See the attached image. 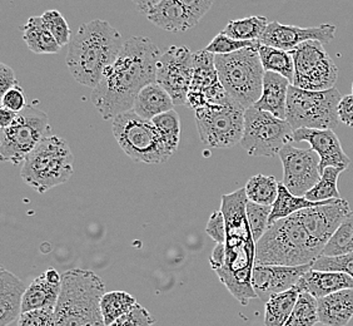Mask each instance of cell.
<instances>
[{
    "mask_svg": "<svg viewBox=\"0 0 353 326\" xmlns=\"http://www.w3.org/2000/svg\"><path fill=\"white\" fill-rule=\"evenodd\" d=\"M161 55V49L147 37H133L124 41L116 61L104 72L102 81L90 95L104 119H113L133 109L138 93L156 83Z\"/></svg>",
    "mask_w": 353,
    "mask_h": 326,
    "instance_id": "6da1fadb",
    "label": "cell"
},
{
    "mask_svg": "<svg viewBox=\"0 0 353 326\" xmlns=\"http://www.w3.org/2000/svg\"><path fill=\"white\" fill-rule=\"evenodd\" d=\"M248 198L245 189L223 195L221 211L225 221V261L217 270L218 279L232 296L243 306L257 299L252 286V275L256 266V241L252 236L247 218Z\"/></svg>",
    "mask_w": 353,
    "mask_h": 326,
    "instance_id": "7a4b0ae2",
    "label": "cell"
},
{
    "mask_svg": "<svg viewBox=\"0 0 353 326\" xmlns=\"http://www.w3.org/2000/svg\"><path fill=\"white\" fill-rule=\"evenodd\" d=\"M122 35L102 19L84 23L68 46L67 66L79 84L94 89L122 50Z\"/></svg>",
    "mask_w": 353,
    "mask_h": 326,
    "instance_id": "3957f363",
    "label": "cell"
},
{
    "mask_svg": "<svg viewBox=\"0 0 353 326\" xmlns=\"http://www.w3.org/2000/svg\"><path fill=\"white\" fill-rule=\"evenodd\" d=\"M323 249L325 245L313 238L296 212L268 227L256 244V265H308Z\"/></svg>",
    "mask_w": 353,
    "mask_h": 326,
    "instance_id": "277c9868",
    "label": "cell"
},
{
    "mask_svg": "<svg viewBox=\"0 0 353 326\" xmlns=\"http://www.w3.org/2000/svg\"><path fill=\"white\" fill-rule=\"evenodd\" d=\"M104 294L105 285L95 272L83 269L63 272L54 326H105L101 310Z\"/></svg>",
    "mask_w": 353,
    "mask_h": 326,
    "instance_id": "5b68a950",
    "label": "cell"
},
{
    "mask_svg": "<svg viewBox=\"0 0 353 326\" xmlns=\"http://www.w3.org/2000/svg\"><path fill=\"white\" fill-rule=\"evenodd\" d=\"M259 44L231 55H214L218 77L227 95L245 109L253 107L262 95L265 72L259 58Z\"/></svg>",
    "mask_w": 353,
    "mask_h": 326,
    "instance_id": "8992f818",
    "label": "cell"
},
{
    "mask_svg": "<svg viewBox=\"0 0 353 326\" xmlns=\"http://www.w3.org/2000/svg\"><path fill=\"white\" fill-rule=\"evenodd\" d=\"M74 155L68 143L59 136H47L23 162V181L39 193L68 182L73 175Z\"/></svg>",
    "mask_w": 353,
    "mask_h": 326,
    "instance_id": "52a82bcc",
    "label": "cell"
},
{
    "mask_svg": "<svg viewBox=\"0 0 353 326\" xmlns=\"http://www.w3.org/2000/svg\"><path fill=\"white\" fill-rule=\"evenodd\" d=\"M343 95L337 88L313 92L291 86L288 89L285 121L299 128L336 129L340 124L339 104Z\"/></svg>",
    "mask_w": 353,
    "mask_h": 326,
    "instance_id": "ba28073f",
    "label": "cell"
},
{
    "mask_svg": "<svg viewBox=\"0 0 353 326\" xmlns=\"http://www.w3.org/2000/svg\"><path fill=\"white\" fill-rule=\"evenodd\" d=\"M112 131L124 153L136 162L158 164L170 158L164 150L156 126L152 121L138 116L134 111L113 118Z\"/></svg>",
    "mask_w": 353,
    "mask_h": 326,
    "instance_id": "9c48e42d",
    "label": "cell"
},
{
    "mask_svg": "<svg viewBox=\"0 0 353 326\" xmlns=\"http://www.w3.org/2000/svg\"><path fill=\"white\" fill-rule=\"evenodd\" d=\"M245 109L231 98L222 104L196 109L201 141L210 148H231L242 141Z\"/></svg>",
    "mask_w": 353,
    "mask_h": 326,
    "instance_id": "30bf717a",
    "label": "cell"
},
{
    "mask_svg": "<svg viewBox=\"0 0 353 326\" xmlns=\"http://www.w3.org/2000/svg\"><path fill=\"white\" fill-rule=\"evenodd\" d=\"M291 124L265 111L250 107L245 112V132L241 146L250 156L274 157L293 141Z\"/></svg>",
    "mask_w": 353,
    "mask_h": 326,
    "instance_id": "8fae6325",
    "label": "cell"
},
{
    "mask_svg": "<svg viewBox=\"0 0 353 326\" xmlns=\"http://www.w3.org/2000/svg\"><path fill=\"white\" fill-rule=\"evenodd\" d=\"M47 113L27 106L9 127L0 129V158L18 166L26 161L44 137L49 136Z\"/></svg>",
    "mask_w": 353,
    "mask_h": 326,
    "instance_id": "7c38bea8",
    "label": "cell"
},
{
    "mask_svg": "<svg viewBox=\"0 0 353 326\" xmlns=\"http://www.w3.org/2000/svg\"><path fill=\"white\" fill-rule=\"evenodd\" d=\"M290 53L294 61L292 86L313 92L334 88L339 79V68L327 53L323 43L305 41Z\"/></svg>",
    "mask_w": 353,
    "mask_h": 326,
    "instance_id": "4fadbf2b",
    "label": "cell"
},
{
    "mask_svg": "<svg viewBox=\"0 0 353 326\" xmlns=\"http://www.w3.org/2000/svg\"><path fill=\"white\" fill-rule=\"evenodd\" d=\"M193 75V53L182 46H172L157 64V83L161 84L176 106H185Z\"/></svg>",
    "mask_w": 353,
    "mask_h": 326,
    "instance_id": "5bb4252c",
    "label": "cell"
},
{
    "mask_svg": "<svg viewBox=\"0 0 353 326\" xmlns=\"http://www.w3.org/2000/svg\"><path fill=\"white\" fill-rule=\"evenodd\" d=\"M230 99L218 77L214 55L207 50L193 53V75L187 107L198 109L214 104H222Z\"/></svg>",
    "mask_w": 353,
    "mask_h": 326,
    "instance_id": "9a60e30c",
    "label": "cell"
},
{
    "mask_svg": "<svg viewBox=\"0 0 353 326\" xmlns=\"http://www.w3.org/2000/svg\"><path fill=\"white\" fill-rule=\"evenodd\" d=\"M279 156L283 166L282 182L293 195L303 198L321 178V158L317 152L287 144Z\"/></svg>",
    "mask_w": 353,
    "mask_h": 326,
    "instance_id": "2e32d148",
    "label": "cell"
},
{
    "mask_svg": "<svg viewBox=\"0 0 353 326\" xmlns=\"http://www.w3.org/2000/svg\"><path fill=\"white\" fill-rule=\"evenodd\" d=\"M336 26L321 24L319 27L299 28L285 26L279 21H271L265 29V35L259 39L261 44L279 48L285 52H291L299 44L308 41H317L327 44L332 41L336 35Z\"/></svg>",
    "mask_w": 353,
    "mask_h": 326,
    "instance_id": "e0dca14e",
    "label": "cell"
},
{
    "mask_svg": "<svg viewBox=\"0 0 353 326\" xmlns=\"http://www.w3.org/2000/svg\"><path fill=\"white\" fill-rule=\"evenodd\" d=\"M312 269V264L302 266L256 265L252 286L257 299L267 303L276 294L291 290L299 280Z\"/></svg>",
    "mask_w": 353,
    "mask_h": 326,
    "instance_id": "ac0fdd59",
    "label": "cell"
},
{
    "mask_svg": "<svg viewBox=\"0 0 353 326\" xmlns=\"http://www.w3.org/2000/svg\"><path fill=\"white\" fill-rule=\"evenodd\" d=\"M294 142L310 143L321 158V173L327 167H345L351 163L333 129L299 128L293 132Z\"/></svg>",
    "mask_w": 353,
    "mask_h": 326,
    "instance_id": "d6986e66",
    "label": "cell"
},
{
    "mask_svg": "<svg viewBox=\"0 0 353 326\" xmlns=\"http://www.w3.org/2000/svg\"><path fill=\"white\" fill-rule=\"evenodd\" d=\"M61 290V275L54 269H49L41 276L32 281L27 286V290L23 298L21 313L55 307Z\"/></svg>",
    "mask_w": 353,
    "mask_h": 326,
    "instance_id": "ffe728a7",
    "label": "cell"
},
{
    "mask_svg": "<svg viewBox=\"0 0 353 326\" xmlns=\"http://www.w3.org/2000/svg\"><path fill=\"white\" fill-rule=\"evenodd\" d=\"M294 287L299 294L307 292L319 300L333 292L353 289V279L345 272L319 271L311 269L299 280Z\"/></svg>",
    "mask_w": 353,
    "mask_h": 326,
    "instance_id": "44dd1931",
    "label": "cell"
},
{
    "mask_svg": "<svg viewBox=\"0 0 353 326\" xmlns=\"http://www.w3.org/2000/svg\"><path fill=\"white\" fill-rule=\"evenodd\" d=\"M27 286L13 272L0 271V326L10 325L21 314Z\"/></svg>",
    "mask_w": 353,
    "mask_h": 326,
    "instance_id": "7402d4cb",
    "label": "cell"
},
{
    "mask_svg": "<svg viewBox=\"0 0 353 326\" xmlns=\"http://www.w3.org/2000/svg\"><path fill=\"white\" fill-rule=\"evenodd\" d=\"M148 21L163 30L179 33L196 27L185 8L179 0H162L147 13Z\"/></svg>",
    "mask_w": 353,
    "mask_h": 326,
    "instance_id": "603a6c76",
    "label": "cell"
},
{
    "mask_svg": "<svg viewBox=\"0 0 353 326\" xmlns=\"http://www.w3.org/2000/svg\"><path fill=\"white\" fill-rule=\"evenodd\" d=\"M291 86V82L285 77L273 72H265L262 95L253 107L268 112L281 119H285L288 89Z\"/></svg>",
    "mask_w": 353,
    "mask_h": 326,
    "instance_id": "cb8c5ba5",
    "label": "cell"
},
{
    "mask_svg": "<svg viewBox=\"0 0 353 326\" xmlns=\"http://www.w3.org/2000/svg\"><path fill=\"white\" fill-rule=\"evenodd\" d=\"M319 323L328 326H346L353 318V289L333 292L317 300Z\"/></svg>",
    "mask_w": 353,
    "mask_h": 326,
    "instance_id": "d4e9b609",
    "label": "cell"
},
{
    "mask_svg": "<svg viewBox=\"0 0 353 326\" xmlns=\"http://www.w3.org/2000/svg\"><path fill=\"white\" fill-rule=\"evenodd\" d=\"M174 106L170 93L156 82L148 84L138 93L132 111L144 119L152 121L154 117L172 111Z\"/></svg>",
    "mask_w": 353,
    "mask_h": 326,
    "instance_id": "484cf974",
    "label": "cell"
},
{
    "mask_svg": "<svg viewBox=\"0 0 353 326\" xmlns=\"http://www.w3.org/2000/svg\"><path fill=\"white\" fill-rule=\"evenodd\" d=\"M23 39L27 47L37 55H57L61 47L57 43L54 37L46 27L43 18L30 17L27 23L21 27Z\"/></svg>",
    "mask_w": 353,
    "mask_h": 326,
    "instance_id": "4316f807",
    "label": "cell"
},
{
    "mask_svg": "<svg viewBox=\"0 0 353 326\" xmlns=\"http://www.w3.org/2000/svg\"><path fill=\"white\" fill-rule=\"evenodd\" d=\"M332 201L333 200H328V201H322V202H313V201L307 200L305 196L299 198V196L293 195L292 192H290L283 182H279V196H277L276 202L272 204L270 226L274 224L276 221L288 218L299 211L306 210V209H311V207H316L321 204H330Z\"/></svg>",
    "mask_w": 353,
    "mask_h": 326,
    "instance_id": "83f0119b",
    "label": "cell"
},
{
    "mask_svg": "<svg viewBox=\"0 0 353 326\" xmlns=\"http://www.w3.org/2000/svg\"><path fill=\"white\" fill-rule=\"evenodd\" d=\"M299 292L296 287L271 296L265 303V326H285L290 319Z\"/></svg>",
    "mask_w": 353,
    "mask_h": 326,
    "instance_id": "f1b7e54d",
    "label": "cell"
},
{
    "mask_svg": "<svg viewBox=\"0 0 353 326\" xmlns=\"http://www.w3.org/2000/svg\"><path fill=\"white\" fill-rule=\"evenodd\" d=\"M259 58L265 72H273L287 78L293 84L294 79V61L290 52L279 48L259 44Z\"/></svg>",
    "mask_w": 353,
    "mask_h": 326,
    "instance_id": "f546056e",
    "label": "cell"
},
{
    "mask_svg": "<svg viewBox=\"0 0 353 326\" xmlns=\"http://www.w3.org/2000/svg\"><path fill=\"white\" fill-rule=\"evenodd\" d=\"M268 24L270 23L265 17L252 15L243 19L228 21L222 32L236 41H259Z\"/></svg>",
    "mask_w": 353,
    "mask_h": 326,
    "instance_id": "4dcf8cb0",
    "label": "cell"
},
{
    "mask_svg": "<svg viewBox=\"0 0 353 326\" xmlns=\"http://www.w3.org/2000/svg\"><path fill=\"white\" fill-rule=\"evenodd\" d=\"M156 126L158 135L163 144L164 150L170 157L178 150L181 142V118L174 109L154 117L152 119Z\"/></svg>",
    "mask_w": 353,
    "mask_h": 326,
    "instance_id": "1f68e13d",
    "label": "cell"
},
{
    "mask_svg": "<svg viewBox=\"0 0 353 326\" xmlns=\"http://www.w3.org/2000/svg\"><path fill=\"white\" fill-rule=\"evenodd\" d=\"M136 298L125 291L105 292L101 301L103 320L105 326L112 325L123 315L130 313L137 305Z\"/></svg>",
    "mask_w": 353,
    "mask_h": 326,
    "instance_id": "d6a6232c",
    "label": "cell"
},
{
    "mask_svg": "<svg viewBox=\"0 0 353 326\" xmlns=\"http://www.w3.org/2000/svg\"><path fill=\"white\" fill-rule=\"evenodd\" d=\"M279 184L274 176L256 175L245 184L247 198L254 204L272 206L279 196Z\"/></svg>",
    "mask_w": 353,
    "mask_h": 326,
    "instance_id": "836d02e7",
    "label": "cell"
},
{
    "mask_svg": "<svg viewBox=\"0 0 353 326\" xmlns=\"http://www.w3.org/2000/svg\"><path fill=\"white\" fill-rule=\"evenodd\" d=\"M345 167H327L322 171L317 184L307 192L305 198L313 202H322L328 200H341L340 191L337 189V181Z\"/></svg>",
    "mask_w": 353,
    "mask_h": 326,
    "instance_id": "e575fe53",
    "label": "cell"
},
{
    "mask_svg": "<svg viewBox=\"0 0 353 326\" xmlns=\"http://www.w3.org/2000/svg\"><path fill=\"white\" fill-rule=\"evenodd\" d=\"M353 252V212H350L342 221L332 238L327 242L321 256L336 258Z\"/></svg>",
    "mask_w": 353,
    "mask_h": 326,
    "instance_id": "d590c367",
    "label": "cell"
},
{
    "mask_svg": "<svg viewBox=\"0 0 353 326\" xmlns=\"http://www.w3.org/2000/svg\"><path fill=\"white\" fill-rule=\"evenodd\" d=\"M319 323V303L311 294L301 292L285 326H316Z\"/></svg>",
    "mask_w": 353,
    "mask_h": 326,
    "instance_id": "8d00e7d4",
    "label": "cell"
},
{
    "mask_svg": "<svg viewBox=\"0 0 353 326\" xmlns=\"http://www.w3.org/2000/svg\"><path fill=\"white\" fill-rule=\"evenodd\" d=\"M272 212V206L254 204L248 201L247 204V218L251 227L252 236L254 238L256 244L261 238L265 235L270 227V215Z\"/></svg>",
    "mask_w": 353,
    "mask_h": 326,
    "instance_id": "74e56055",
    "label": "cell"
},
{
    "mask_svg": "<svg viewBox=\"0 0 353 326\" xmlns=\"http://www.w3.org/2000/svg\"><path fill=\"white\" fill-rule=\"evenodd\" d=\"M43 21L46 24V27L49 29V32L54 37L57 43L64 47L69 46L70 43V37H72V30L69 27L68 21L64 19V17L61 15V12L58 10H47L46 13L41 15Z\"/></svg>",
    "mask_w": 353,
    "mask_h": 326,
    "instance_id": "f35d334b",
    "label": "cell"
},
{
    "mask_svg": "<svg viewBox=\"0 0 353 326\" xmlns=\"http://www.w3.org/2000/svg\"><path fill=\"white\" fill-rule=\"evenodd\" d=\"M259 41H236L231 37L224 35L223 32H221L214 37V39L207 46L204 50H207V52H210V53L214 55H231V53L238 52L241 49L254 47V46H259Z\"/></svg>",
    "mask_w": 353,
    "mask_h": 326,
    "instance_id": "ab89813d",
    "label": "cell"
},
{
    "mask_svg": "<svg viewBox=\"0 0 353 326\" xmlns=\"http://www.w3.org/2000/svg\"><path fill=\"white\" fill-rule=\"evenodd\" d=\"M312 269L319 271L345 272L353 279V252L336 258L319 256L313 262Z\"/></svg>",
    "mask_w": 353,
    "mask_h": 326,
    "instance_id": "60d3db41",
    "label": "cell"
},
{
    "mask_svg": "<svg viewBox=\"0 0 353 326\" xmlns=\"http://www.w3.org/2000/svg\"><path fill=\"white\" fill-rule=\"evenodd\" d=\"M55 307H44L21 313L18 326H54Z\"/></svg>",
    "mask_w": 353,
    "mask_h": 326,
    "instance_id": "b9f144b4",
    "label": "cell"
},
{
    "mask_svg": "<svg viewBox=\"0 0 353 326\" xmlns=\"http://www.w3.org/2000/svg\"><path fill=\"white\" fill-rule=\"evenodd\" d=\"M154 319L144 306L137 304L130 313L121 316L109 326H153Z\"/></svg>",
    "mask_w": 353,
    "mask_h": 326,
    "instance_id": "7bdbcfd3",
    "label": "cell"
},
{
    "mask_svg": "<svg viewBox=\"0 0 353 326\" xmlns=\"http://www.w3.org/2000/svg\"><path fill=\"white\" fill-rule=\"evenodd\" d=\"M205 232L217 244L225 242L227 231H225V221H224L222 211H216L212 213L208 222H207V226H205Z\"/></svg>",
    "mask_w": 353,
    "mask_h": 326,
    "instance_id": "ee69618b",
    "label": "cell"
},
{
    "mask_svg": "<svg viewBox=\"0 0 353 326\" xmlns=\"http://www.w3.org/2000/svg\"><path fill=\"white\" fill-rule=\"evenodd\" d=\"M1 107L13 111L15 113H19L27 107L26 95H24V90L21 88V84L9 89L7 93L1 97Z\"/></svg>",
    "mask_w": 353,
    "mask_h": 326,
    "instance_id": "f6af8a7d",
    "label": "cell"
},
{
    "mask_svg": "<svg viewBox=\"0 0 353 326\" xmlns=\"http://www.w3.org/2000/svg\"><path fill=\"white\" fill-rule=\"evenodd\" d=\"M179 3L185 8L190 18L197 26L207 12L211 9L214 0H179Z\"/></svg>",
    "mask_w": 353,
    "mask_h": 326,
    "instance_id": "bcb514c9",
    "label": "cell"
},
{
    "mask_svg": "<svg viewBox=\"0 0 353 326\" xmlns=\"http://www.w3.org/2000/svg\"><path fill=\"white\" fill-rule=\"evenodd\" d=\"M340 122L353 128V95H343L339 104Z\"/></svg>",
    "mask_w": 353,
    "mask_h": 326,
    "instance_id": "7dc6e473",
    "label": "cell"
},
{
    "mask_svg": "<svg viewBox=\"0 0 353 326\" xmlns=\"http://www.w3.org/2000/svg\"><path fill=\"white\" fill-rule=\"evenodd\" d=\"M15 86H19V83L15 79L13 69L8 67L7 64L1 63L0 64V95L1 97Z\"/></svg>",
    "mask_w": 353,
    "mask_h": 326,
    "instance_id": "c3c4849f",
    "label": "cell"
},
{
    "mask_svg": "<svg viewBox=\"0 0 353 326\" xmlns=\"http://www.w3.org/2000/svg\"><path fill=\"white\" fill-rule=\"evenodd\" d=\"M224 261H225V246L224 244H217V246L213 249L211 258H210L212 269L214 271H217L224 265Z\"/></svg>",
    "mask_w": 353,
    "mask_h": 326,
    "instance_id": "681fc988",
    "label": "cell"
},
{
    "mask_svg": "<svg viewBox=\"0 0 353 326\" xmlns=\"http://www.w3.org/2000/svg\"><path fill=\"white\" fill-rule=\"evenodd\" d=\"M17 116H18V113H15L13 111L0 107V128L9 127L15 121Z\"/></svg>",
    "mask_w": 353,
    "mask_h": 326,
    "instance_id": "f907efd6",
    "label": "cell"
},
{
    "mask_svg": "<svg viewBox=\"0 0 353 326\" xmlns=\"http://www.w3.org/2000/svg\"><path fill=\"white\" fill-rule=\"evenodd\" d=\"M134 4H136V7L143 12V13H148L152 8L156 7L157 4L159 3V1H162V0H132Z\"/></svg>",
    "mask_w": 353,
    "mask_h": 326,
    "instance_id": "816d5d0a",
    "label": "cell"
},
{
    "mask_svg": "<svg viewBox=\"0 0 353 326\" xmlns=\"http://www.w3.org/2000/svg\"><path fill=\"white\" fill-rule=\"evenodd\" d=\"M316 326H328V325H325V324H322V323H319V324H317V325Z\"/></svg>",
    "mask_w": 353,
    "mask_h": 326,
    "instance_id": "f5cc1de1",
    "label": "cell"
},
{
    "mask_svg": "<svg viewBox=\"0 0 353 326\" xmlns=\"http://www.w3.org/2000/svg\"><path fill=\"white\" fill-rule=\"evenodd\" d=\"M352 95H353V83H352Z\"/></svg>",
    "mask_w": 353,
    "mask_h": 326,
    "instance_id": "db71d44e",
    "label": "cell"
}]
</instances>
